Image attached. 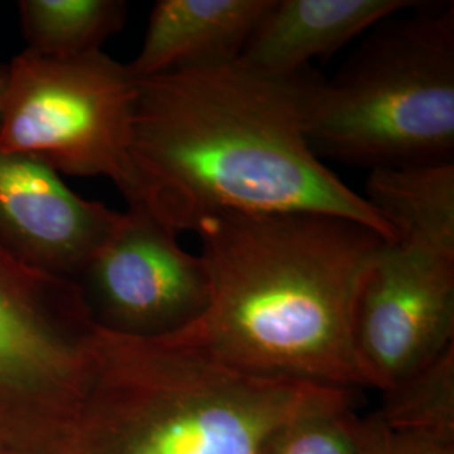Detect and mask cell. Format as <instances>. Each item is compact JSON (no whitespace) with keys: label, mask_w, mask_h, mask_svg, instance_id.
<instances>
[{"label":"cell","mask_w":454,"mask_h":454,"mask_svg":"<svg viewBox=\"0 0 454 454\" xmlns=\"http://www.w3.org/2000/svg\"><path fill=\"white\" fill-rule=\"evenodd\" d=\"M356 454H454V439L395 431L372 414L362 419Z\"/></svg>","instance_id":"16"},{"label":"cell","mask_w":454,"mask_h":454,"mask_svg":"<svg viewBox=\"0 0 454 454\" xmlns=\"http://www.w3.org/2000/svg\"><path fill=\"white\" fill-rule=\"evenodd\" d=\"M194 231L209 301L199 320L168 337L239 372L364 387L352 313L362 276L389 239L322 212H219Z\"/></svg>","instance_id":"2"},{"label":"cell","mask_w":454,"mask_h":454,"mask_svg":"<svg viewBox=\"0 0 454 454\" xmlns=\"http://www.w3.org/2000/svg\"><path fill=\"white\" fill-rule=\"evenodd\" d=\"M352 390H339L264 439L258 454H356L362 418L352 409Z\"/></svg>","instance_id":"15"},{"label":"cell","mask_w":454,"mask_h":454,"mask_svg":"<svg viewBox=\"0 0 454 454\" xmlns=\"http://www.w3.org/2000/svg\"><path fill=\"white\" fill-rule=\"evenodd\" d=\"M138 80L103 51L49 59L24 49L5 67L0 150L29 155L58 174L106 177L137 202L131 163Z\"/></svg>","instance_id":"5"},{"label":"cell","mask_w":454,"mask_h":454,"mask_svg":"<svg viewBox=\"0 0 454 454\" xmlns=\"http://www.w3.org/2000/svg\"><path fill=\"white\" fill-rule=\"evenodd\" d=\"M273 0H159L130 63L137 80L239 59Z\"/></svg>","instance_id":"11"},{"label":"cell","mask_w":454,"mask_h":454,"mask_svg":"<svg viewBox=\"0 0 454 454\" xmlns=\"http://www.w3.org/2000/svg\"><path fill=\"white\" fill-rule=\"evenodd\" d=\"M4 82H5V67H0V93H2Z\"/></svg>","instance_id":"17"},{"label":"cell","mask_w":454,"mask_h":454,"mask_svg":"<svg viewBox=\"0 0 454 454\" xmlns=\"http://www.w3.org/2000/svg\"><path fill=\"white\" fill-rule=\"evenodd\" d=\"M307 137L318 159L371 170L454 162L453 4L421 2L371 29L313 84Z\"/></svg>","instance_id":"4"},{"label":"cell","mask_w":454,"mask_h":454,"mask_svg":"<svg viewBox=\"0 0 454 454\" xmlns=\"http://www.w3.org/2000/svg\"><path fill=\"white\" fill-rule=\"evenodd\" d=\"M120 215L73 192L48 163L0 150V243L34 268L78 281Z\"/></svg>","instance_id":"9"},{"label":"cell","mask_w":454,"mask_h":454,"mask_svg":"<svg viewBox=\"0 0 454 454\" xmlns=\"http://www.w3.org/2000/svg\"><path fill=\"white\" fill-rule=\"evenodd\" d=\"M80 279L95 324L127 337L179 333L200 318L209 301L200 256L187 253L177 234L142 204L121 212Z\"/></svg>","instance_id":"8"},{"label":"cell","mask_w":454,"mask_h":454,"mask_svg":"<svg viewBox=\"0 0 454 454\" xmlns=\"http://www.w3.org/2000/svg\"><path fill=\"white\" fill-rule=\"evenodd\" d=\"M123 0H20L26 49L49 59H71L101 51L127 22Z\"/></svg>","instance_id":"13"},{"label":"cell","mask_w":454,"mask_h":454,"mask_svg":"<svg viewBox=\"0 0 454 454\" xmlns=\"http://www.w3.org/2000/svg\"><path fill=\"white\" fill-rule=\"evenodd\" d=\"M382 394L373 416L390 429L454 439V347Z\"/></svg>","instance_id":"14"},{"label":"cell","mask_w":454,"mask_h":454,"mask_svg":"<svg viewBox=\"0 0 454 454\" xmlns=\"http://www.w3.org/2000/svg\"><path fill=\"white\" fill-rule=\"evenodd\" d=\"M352 347L364 387L380 392L454 347V258L384 244L358 285Z\"/></svg>","instance_id":"7"},{"label":"cell","mask_w":454,"mask_h":454,"mask_svg":"<svg viewBox=\"0 0 454 454\" xmlns=\"http://www.w3.org/2000/svg\"><path fill=\"white\" fill-rule=\"evenodd\" d=\"M95 328L78 281L0 243V454H51L82 395Z\"/></svg>","instance_id":"6"},{"label":"cell","mask_w":454,"mask_h":454,"mask_svg":"<svg viewBox=\"0 0 454 454\" xmlns=\"http://www.w3.org/2000/svg\"><path fill=\"white\" fill-rule=\"evenodd\" d=\"M362 195L392 241L454 258V162L375 168Z\"/></svg>","instance_id":"12"},{"label":"cell","mask_w":454,"mask_h":454,"mask_svg":"<svg viewBox=\"0 0 454 454\" xmlns=\"http://www.w3.org/2000/svg\"><path fill=\"white\" fill-rule=\"evenodd\" d=\"M411 0H273L251 34L241 61L271 74H292L328 58L389 17L416 7Z\"/></svg>","instance_id":"10"},{"label":"cell","mask_w":454,"mask_h":454,"mask_svg":"<svg viewBox=\"0 0 454 454\" xmlns=\"http://www.w3.org/2000/svg\"><path fill=\"white\" fill-rule=\"evenodd\" d=\"M343 389L239 372L174 337L99 328L51 454H258L283 422Z\"/></svg>","instance_id":"3"},{"label":"cell","mask_w":454,"mask_h":454,"mask_svg":"<svg viewBox=\"0 0 454 454\" xmlns=\"http://www.w3.org/2000/svg\"><path fill=\"white\" fill-rule=\"evenodd\" d=\"M318 78L311 66L271 74L234 59L138 80L135 204L176 234L219 212H322L392 241L365 197L309 146L307 112Z\"/></svg>","instance_id":"1"}]
</instances>
